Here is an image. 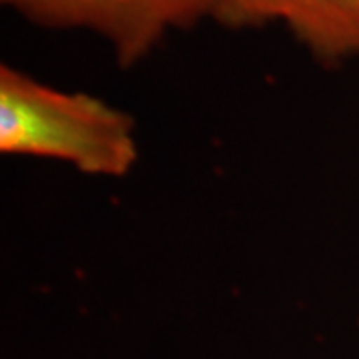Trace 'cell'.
<instances>
[{"mask_svg": "<svg viewBox=\"0 0 359 359\" xmlns=\"http://www.w3.org/2000/svg\"><path fill=\"white\" fill-rule=\"evenodd\" d=\"M0 152L122 178L138 162L134 118L86 92H66L0 66Z\"/></svg>", "mask_w": 359, "mask_h": 359, "instance_id": "6da1fadb", "label": "cell"}, {"mask_svg": "<svg viewBox=\"0 0 359 359\" xmlns=\"http://www.w3.org/2000/svg\"><path fill=\"white\" fill-rule=\"evenodd\" d=\"M25 20L52 30H88L122 68L142 62L172 30L214 20L218 0H0Z\"/></svg>", "mask_w": 359, "mask_h": 359, "instance_id": "7a4b0ae2", "label": "cell"}, {"mask_svg": "<svg viewBox=\"0 0 359 359\" xmlns=\"http://www.w3.org/2000/svg\"><path fill=\"white\" fill-rule=\"evenodd\" d=\"M226 28L282 25L321 65L359 58V0H218Z\"/></svg>", "mask_w": 359, "mask_h": 359, "instance_id": "3957f363", "label": "cell"}]
</instances>
